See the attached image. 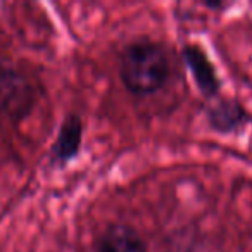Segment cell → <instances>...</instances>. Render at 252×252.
Masks as SVG:
<instances>
[{
	"label": "cell",
	"mask_w": 252,
	"mask_h": 252,
	"mask_svg": "<svg viewBox=\"0 0 252 252\" xmlns=\"http://www.w3.org/2000/svg\"><path fill=\"white\" fill-rule=\"evenodd\" d=\"M169 73V57L159 43L133 42L119 56V76L131 94H154L164 87Z\"/></svg>",
	"instance_id": "1"
},
{
	"label": "cell",
	"mask_w": 252,
	"mask_h": 252,
	"mask_svg": "<svg viewBox=\"0 0 252 252\" xmlns=\"http://www.w3.org/2000/svg\"><path fill=\"white\" fill-rule=\"evenodd\" d=\"M35 98V87L26 74L12 67H0V114L11 119L25 118Z\"/></svg>",
	"instance_id": "2"
},
{
	"label": "cell",
	"mask_w": 252,
	"mask_h": 252,
	"mask_svg": "<svg viewBox=\"0 0 252 252\" xmlns=\"http://www.w3.org/2000/svg\"><path fill=\"white\" fill-rule=\"evenodd\" d=\"M206 118L216 133L235 135L240 133L252 123V114L237 98L221 97L207 107Z\"/></svg>",
	"instance_id": "3"
},
{
	"label": "cell",
	"mask_w": 252,
	"mask_h": 252,
	"mask_svg": "<svg viewBox=\"0 0 252 252\" xmlns=\"http://www.w3.org/2000/svg\"><path fill=\"white\" fill-rule=\"evenodd\" d=\"M183 59H185V64L189 66L190 74H192L200 94L207 98L218 97L221 88V80L206 50L202 47L195 45V43H189V45L183 47Z\"/></svg>",
	"instance_id": "4"
},
{
	"label": "cell",
	"mask_w": 252,
	"mask_h": 252,
	"mask_svg": "<svg viewBox=\"0 0 252 252\" xmlns=\"http://www.w3.org/2000/svg\"><path fill=\"white\" fill-rule=\"evenodd\" d=\"M81 137H83V121L76 114L66 116L61 126L57 138L52 145V162L56 166H64L74 159L80 152Z\"/></svg>",
	"instance_id": "5"
},
{
	"label": "cell",
	"mask_w": 252,
	"mask_h": 252,
	"mask_svg": "<svg viewBox=\"0 0 252 252\" xmlns=\"http://www.w3.org/2000/svg\"><path fill=\"white\" fill-rule=\"evenodd\" d=\"M97 252H147V245L128 224H111L98 237Z\"/></svg>",
	"instance_id": "6"
}]
</instances>
